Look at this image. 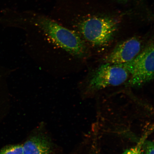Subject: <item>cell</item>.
I'll use <instances>...</instances> for the list:
<instances>
[{
    "label": "cell",
    "instance_id": "obj_2",
    "mask_svg": "<svg viewBox=\"0 0 154 154\" xmlns=\"http://www.w3.org/2000/svg\"><path fill=\"white\" fill-rule=\"evenodd\" d=\"M117 26V22L112 19L93 17L82 21L78 28L86 41L96 47H102L112 39Z\"/></svg>",
    "mask_w": 154,
    "mask_h": 154
},
{
    "label": "cell",
    "instance_id": "obj_9",
    "mask_svg": "<svg viewBox=\"0 0 154 154\" xmlns=\"http://www.w3.org/2000/svg\"><path fill=\"white\" fill-rule=\"evenodd\" d=\"M0 154H23V144H10L0 149Z\"/></svg>",
    "mask_w": 154,
    "mask_h": 154
},
{
    "label": "cell",
    "instance_id": "obj_12",
    "mask_svg": "<svg viewBox=\"0 0 154 154\" xmlns=\"http://www.w3.org/2000/svg\"><path fill=\"white\" fill-rule=\"evenodd\" d=\"M121 1H127V0H121Z\"/></svg>",
    "mask_w": 154,
    "mask_h": 154
},
{
    "label": "cell",
    "instance_id": "obj_5",
    "mask_svg": "<svg viewBox=\"0 0 154 154\" xmlns=\"http://www.w3.org/2000/svg\"><path fill=\"white\" fill-rule=\"evenodd\" d=\"M143 49L141 40L134 36L117 44L104 57L103 61L112 64H123L132 60Z\"/></svg>",
    "mask_w": 154,
    "mask_h": 154
},
{
    "label": "cell",
    "instance_id": "obj_11",
    "mask_svg": "<svg viewBox=\"0 0 154 154\" xmlns=\"http://www.w3.org/2000/svg\"><path fill=\"white\" fill-rule=\"evenodd\" d=\"M1 69H0V105L2 101V75Z\"/></svg>",
    "mask_w": 154,
    "mask_h": 154
},
{
    "label": "cell",
    "instance_id": "obj_7",
    "mask_svg": "<svg viewBox=\"0 0 154 154\" xmlns=\"http://www.w3.org/2000/svg\"><path fill=\"white\" fill-rule=\"evenodd\" d=\"M92 137L86 140L76 154H102L98 146L97 138L95 136Z\"/></svg>",
    "mask_w": 154,
    "mask_h": 154
},
{
    "label": "cell",
    "instance_id": "obj_10",
    "mask_svg": "<svg viewBox=\"0 0 154 154\" xmlns=\"http://www.w3.org/2000/svg\"><path fill=\"white\" fill-rule=\"evenodd\" d=\"M144 154H154V142L151 140H146L142 146Z\"/></svg>",
    "mask_w": 154,
    "mask_h": 154
},
{
    "label": "cell",
    "instance_id": "obj_1",
    "mask_svg": "<svg viewBox=\"0 0 154 154\" xmlns=\"http://www.w3.org/2000/svg\"><path fill=\"white\" fill-rule=\"evenodd\" d=\"M20 26H31L43 34L54 45L77 58L85 54L84 41L79 34L49 17L37 13H21L18 17Z\"/></svg>",
    "mask_w": 154,
    "mask_h": 154
},
{
    "label": "cell",
    "instance_id": "obj_8",
    "mask_svg": "<svg viewBox=\"0 0 154 154\" xmlns=\"http://www.w3.org/2000/svg\"><path fill=\"white\" fill-rule=\"evenodd\" d=\"M150 131H148L140 138L139 141L134 147L125 150L121 154H143L142 146L144 141L147 140L148 136L150 134Z\"/></svg>",
    "mask_w": 154,
    "mask_h": 154
},
{
    "label": "cell",
    "instance_id": "obj_6",
    "mask_svg": "<svg viewBox=\"0 0 154 154\" xmlns=\"http://www.w3.org/2000/svg\"><path fill=\"white\" fill-rule=\"evenodd\" d=\"M22 144L23 154H55L54 144L43 131L34 132Z\"/></svg>",
    "mask_w": 154,
    "mask_h": 154
},
{
    "label": "cell",
    "instance_id": "obj_4",
    "mask_svg": "<svg viewBox=\"0 0 154 154\" xmlns=\"http://www.w3.org/2000/svg\"><path fill=\"white\" fill-rule=\"evenodd\" d=\"M129 73L122 65L103 63L92 72L87 82L86 91L92 93L127 82Z\"/></svg>",
    "mask_w": 154,
    "mask_h": 154
},
{
    "label": "cell",
    "instance_id": "obj_3",
    "mask_svg": "<svg viewBox=\"0 0 154 154\" xmlns=\"http://www.w3.org/2000/svg\"><path fill=\"white\" fill-rule=\"evenodd\" d=\"M154 43L151 41L132 60L121 64L131 75L128 82L131 87H138L154 79Z\"/></svg>",
    "mask_w": 154,
    "mask_h": 154
}]
</instances>
